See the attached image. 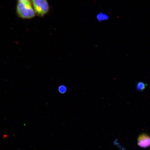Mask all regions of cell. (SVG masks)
Instances as JSON below:
<instances>
[{"label":"cell","mask_w":150,"mask_h":150,"mask_svg":"<svg viewBox=\"0 0 150 150\" xmlns=\"http://www.w3.org/2000/svg\"><path fill=\"white\" fill-rule=\"evenodd\" d=\"M138 145L140 147L146 148L150 146V136L146 134L140 135L137 139Z\"/></svg>","instance_id":"obj_3"},{"label":"cell","mask_w":150,"mask_h":150,"mask_svg":"<svg viewBox=\"0 0 150 150\" xmlns=\"http://www.w3.org/2000/svg\"><path fill=\"white\" fill-rule=\"evenodd\" d=\"M96 20L99 22H104L108 21L110 19V16L108 13L104 12L98 13L96 16Z\"/></svg>","instance_id":"obj_4"},{"label":"cell","mask_w":150,"mask_h":150,"mask_svg":"<svg viewBox=\"0 0 150 150\" xmlns=\"http://www.w3.org/2000/svg\"><path fill=\"white\" fill-rule=\"evenodd\" d=\"M66 89L64 87H62L61 86V87L59 88V91L61 93H64L66 91Z\"/></svg>","instance_id":"obj_6"},{"label":"cell","mask_w":150,"mask_h":150,"mask_svg":"<svg viewBox=\"0 0 150 150\" xmlns=\"http://www.w3.org/2000/svg\"><path fill=\"white\" fill-rule=\"evenodd\" d=\"M16 12L20 18L25 19L33 18L35 13L32 5L28 0H19L16 7Z\"/></svg>","instance_id":"obj_1"},{"label":"cell","mask_w":150,"mask_h":150,"mask_svg":"<svg viewBox=\"0 0 150 150\" xmlns=\"http://www.w3.org/2000/svg\"><path fill=\"white\" fill-rule=\"evenodd\" d=\"M32 4L35 14L40 16L46 14L50 7L47 0H31Z\"/></svg>","instance_id":"obj_2"},{"label":"cell","mask_w":150,"mask_h":150,"mask_svg":"<svg viewBox=\"0 0 150 150\" xmlns=\"http://www.w3.org/2000/svg\"><path fill=\"white\" fill-rule=\"evenodd\" d=\"M145 87L146 85L145 83L142 82H139L137 84L136 89L138 91H143L145 89Z\"/></svg>","instance_id":"obj_5"}]
</instances>
